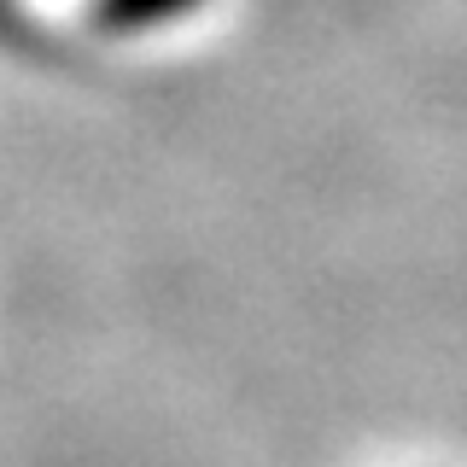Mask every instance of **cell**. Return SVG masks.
<instances>
[{
    "label": "cell",
    "instance_id": "cell-1",
    "mask_svg": "<svg viewBox=\"0 0 467 467\" xmlns=\"http://www.w3.org/2000/svg\"><path fill=\"white\" fill-rule=\"evenodd\" d=\"M204 0H99V12H106L111 24L123 29H164V24H182L193 18Z\"/></svg>",
    "mask_w": 467,
    "mask_h": 467
}]
</instances>
